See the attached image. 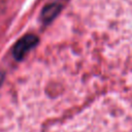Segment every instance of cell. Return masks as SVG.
I'll return each instance as SVG.
<instances>
[{"label":"cell","instance_id":"obj_2","mask_svg":"<svg viewBox=\"0 0 132 132\" xmlns=\"http://www.w3.org/2000/svg\"><path fill=\"white\" fill-rule=\"evenodd\" d=\"M60 6L58 4H50L45 6L41 12V18L43 22H50L52 21L59 12Z\"/></svg>","mask_w":132,"mask_h":132},{"label":"cell","instance_id":"obj_1","mask_svg":"<svg viewBox=\"0 0 132 132\" xmlns=\"http://www.w3.org/2000/svg\"><path fill=\"white\" fill-rule=\"evenodd\" d=\"M38 42V38L33 34H28L16 41L12 48V55L14 59L22 60L28 52H30Z\"/></svg>","mask_w":132,"mask_h":132}]
</instances>
